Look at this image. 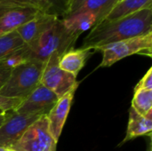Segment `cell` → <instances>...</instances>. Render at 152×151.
Segmentation results:
<instances>
[{
    "label": "cell",
    "instance_id": "obj_15",
    "mask_svg": "<svg viewBox=\"0 0 152 151\" xmlns=\"http://www.w3.org/2000/svg\"><path fill=\"white\" fill-rule=\"evenodd\" d=\"M65 27L75 33L78 36L88 29H92L94 26L99 24L98 17L94 12H81L77 13L68 19H61Z\"/></svg>",
    "mask_w": 152,
    "mask_h": 151
},
{
    "label": "cell",
    "instance_id": "obj_11",
    "mask_svg": "<svg viewBox=\"0 0 152 151\" xmlns=\"http://www.w3.org/2000/svg\"><path fill=\"white\" fill-rule=\"evenodd\" d=\"M59 17L39 12L32 20L16 29L25 44H28L50 28Z\"/></svg>",
    "mask_w": 152,
    "mask_h": 151
},
{
    "label": "cell",
    "instance_id": "obj_22",
    "mask_svg": "<svg viewBox=\"0 0 152 151\" xmlns=\"http://www.w3.org/2000/svg\"><path fill=\"white\" fill-rule=\"evenodd\" d=\"M145 89V90H152V68H151L143 77L140 80V82L136 85L134 91Z\"/></svg>",
    "mask_w": 152,
    "mask_h": 151
},
{
    "label": "cell",
    "instance_id": "obj_26",
    "mask_svg": "<svg viewBox=\"0 0 152 151\" xmlns=\"http://www.w3.org/2000/svg\"><path fill=\"white\" fill-rule=\"evenodd\" d=\"M0 151H14V150H11V149H8V148H2V147H0Z\"/></svg>",
    "mask_w": 152,
    "mask_h": 151
},
{
    "label": "cell",
    "instance_id": "obj_21",
    "mask_svg": "<svg viewBox=\"0 0 152 151\" xmlns=\"http://www.w3.org/2000/svg\"><path fill=\"white\" fill-rule=\"evenodd\" d=\"M22 101L19 98H9L0 95V115H4L10 110H15Z\"/></svg>",
    "mask_w": 152,
    "mask_h": 151
},
{
    "label": "cell",
    "instance_id": "obj_10",
    "mask_svg": "<svg viewBox=\"0 0 152 151\" xmlns=\"http://www.w3.org/2000/svg\"><path fill=\"white\" fill-rule=\"evenodd\" d=\"M79 84L73 86L68 93H66L62 97H61L54 106L51 109V110L46 115L49 129L53 137V139L58 142V140L61 134L63 126L65 125L66 119L68 117L69 112L70 110V107L72 104L73 97L75 92Z\"/></svg>",
    "mask_w": 152,
    "mask_h": 151
},
{
    "label": "cell",
    "instance_id": "obj_8",
    "mask_svg": "<svg viewBox=\"0 0 152 151\" xmlns=\"http://www.w3.org/2000/svg\"><path fill=\"white\" fill-rule=\"evenodd\" d=\"M59 98L47 87L39 84L15 109L20 115H47Z\"/></svg>",
    "mask_w": 152,
    "mask_h": 151
},
{
    "label": "cell",
    "instance_id": "obj_27",
    "mask_svg": "<svg viewBox=\"0 0 152 151\" xmlns=\"http://www.w3.org/2000/svg\"><path fill=\"white\" fill-rule=\"evenodd\" d=\"M147 151H151V147H150V148L148 149V150H147Z\"/></svg>",
    "mask_w": 152,
    "mask_h": 151
},
{
    "label": "cell",
    "instance_id": "obj_3",
    "mask_svg": "<svg viewBox=\"0 0 152 151\" xmlns=\"http://www.w3.org/2000/svg\"><path fill=\"white\" fill-rule=\"evenodd\" d=\"M44 63L28 61L14 68L5 85L0 89V95L24 100L40 84Z\"/></svg>",
    "mask_w": 152,
    "mask_h": 151
},
{
    "label": "cell",
    "instance_id": "obj_13",
    "mask_svg": "<svg viewBox=\"0 0 152 151\" xmlns=\"http://www.w3.org/2000/svg\"><path fill=\"white\" fill-rule=\"evenodd\" d=\"M152 116L142 117L137 113L132 107L129 110V120L126 130V135L122 144L143 135H151Z\"/></svg>",
    "mask_w": 152,
    "mask_h": 151
},
{
    "label": "cell",
    "instance_id": "obj_7",
    "mask_svg": "<svg viewBox=\"0 0 152 151\" xmlns=\"http://www.w3.org/2000/svg\"><path fill=\"white\" fill-rule=\"evenodd\" d=\"M40 117L41 115H20L15 110L6 112L0 126V147L11 148L14 145Z\"/></svg>",
    "mask_w": 152,
    "mask_h": 151
},
{
    "label": "cell",
    "instance_id": "obj_12",
    "mask_svg": "<svg viewBox=\"0 0 152 151\" xmlns=\"http://www.w3.org/2000/svg\"><path fill=\"white\" fill-rule=\"evenodd\" d=\"M69 0H0V5L28 6L41 12L62 18L68 10Z\"/></svg>",
    "mask_w": 152,
    "mask_h": 151
},
{
    "label": "cell",
    "instance_id": "obj_17",
    "mask_svg": "<svg viewBox=\"0 0 152 151\" xmlns=\"http://www.w3.org/2000/svg\"><path fill=\"white\" fill-rule=\"evenodd\" d=\"M117 3L118 0H87L73 15L86 12H94L97 15L99 23H101Z\"/></svg>",
    "mask_w": 152,
    "mask_h": 151
},
{
    "label": "cell",
    "instance_id": "obj_28",
    "mask_svg": "<svg viewBox=\"0 0 152 151\" xmlns=\"http://www.w3.org/2000/svg\"><path fill=\"white\" fill-rule=\"evenodd\" d=\"M120 1H122V0H118V2H120Z\"/></svg>",
    "mask_w": 152,
    "mask_h": 151
},
{
    "label": "cell",
    "instance_id": "obj_4",
    "mask_svg": "<svg viewBox=\"0 0 152 151\" xmlns=\"http://www.w3.org/2000/svg\"><path fill=\"white\" fill-rule=\"evenodd\" d=\"M99 51L102 53V61L99 67L102 68L110 67L117 61L134 54L151 57L152 32L108 44Z\"/></svg>",
    "mask_w": 152,
    "mask_h": 151
},
{
    "label": "cell",
    "instance_id": "obj_6",
    "mask_svg": "<svg viewBox=\"0 0 152 151\" xmlns=\"http://www.w3.org/2000/svg\"><path fill=\"white\" fill-rule=\"evenodd\" d=\"M61 55L53 54L44 66L40 84L53 92L60 99L68 93L73 86L79 84L73 74L60 69L59 61Z\"/></svg>",
    "mask_w": 152,
    "mask_h": 151
},
{
    "label": "cell",
    "instance_id": "obj_24",
    "mask_svg": "<svg viewBox=\"0 0 152 151\" xmlns=\"http://www.w3.org/2000/svg\"><path fill=\"white\" fill-rule=\"evenodd\" d=\"M11 71L12 70L6 69L0 66V89L7 82V80H8V78L10 77V74H11Z\"/></svg>",
    "mask_w": 152,
    "mask_h": 151
},
{
    "label": "cell",
    "instance_id": "obj_1",
    "mask_svg": "<svg viewBox=\"0 0 152 151\" xmlns=\"http://www.w3.org/2000/svg\"><path fill=\"white\" fill-rule=\"evenodd\" d=\"M152 32V6L130 15L103 20L84 38L81 48L99 51L103 46Z\"/></svg>",
    "mask_w": 152,
    "mask_h": 151
},
{
    "label": "cell",
    "instance_id": "obj_25",
    "mask_svg": "<svg viewBox=\"0 0 152 151\" xmlns=\"http://www.w3.org/2000/svg\"><path fill=\"white\" fill-rule=\"evenodd\" d=\"M4 120V115H0V126L2 125Z\"/></svg>",
    "mask_w": 152,
    "mask_h": 151
},
{
    "label": "cell",
    "instance_id": "obj_19",
    "mask_svg": "<svg viewBox=\"0 0 152 151\" xmlns=\"http://www.w3.org/2000/svg\"><path fill=\"white\" fill-rule=\"evenodd\" d=\"M131 107L142 117L152 116V90L134 91Z\"/></svg>",
    "mask_w": 152,
    "mask_h": 151
},
{
    "label": "cell",
    "instance_id": "obj_16",
    "mask_svg": "<svg viewBox=\"0 0 152 151\" xmlns=\"http://www.w3.org/2000/svg\"><path fill=\"white\" fill-rule=\"evenodd\" d=\"M151 6H152V0H122L115 4L104 20L122 18Z\"/></svg>",
    "mask_w": 152,
    "mask_h": 151
},
{
    "label": "cell",
    "instance_id": "obj_23",
    "mask_svg": "<svg viewBox=\"0 0 152 151\" xmlns=\"http://www.w3.org/2000/svg\"><path fill=\"white\" fill-rule=\"evenodd\" d=\"M87 0H69L68 4V10L65 13V15L61 19H68L71 17Z\"/></svg>",
    "mask_w": 152,
    "mask_h": 151
},
{
    "label": "cell",
    "instance_id": "obj_5",
    "mask_svg": "<svg viewBox=\"0 0 152 151\" xmlns=\"http://www.w3.org/2000/svg\"><path fill=\"white\" fill-rule=\"evenodd\" d=\"M57 142L53 139L46 115L41 116L24 133L21 138L12 145L14 151H56Z\"/></svg>",
    "mask_w": 152,
    "mask_h": 151
},
{
    "label": "cell",
    "instance_id": "obj_18",
    "mask_svg": "<svg viewBox=\"0 0 152 151\" xmlns=\"http://www.w3.org/2000/svg\"><path fill=\"white\" fill-rule=\"evenodd\" d=\"M28 61H30L28 45V44H24L22 46L19 47L18 49L11 52L7 55L1 58L0 66L6 69L12 70L19 65H21Z\"/></svg>",
    "mask_w": 152,
    "mask_h": 151
},
{
    "label": "cell",
    "instance_id": "obj_20",
    "mask_svg": "<svg viewBox=\"0 0 152 151\" xmlns=\"http://www.w3.org/2000/svg\"><path fill=\"white\" fill-rule=\"evenodd\" d=\"M24 44L16 30L0 36V59L22 46Z\"/></svg>",
    "mask_w": 152,
    "mask_h": 151
},
{
    "label": "cell",
    "instance_id": "obj_9",
    "mask_svg": "<svg viewBox=\"0 0 152 151\" xmlns=\"http://www.w3.org/2000/svg\"><path fill=\"white\" fill-rule=\"evenodd\" d=\"M38 12V10L28 6L0 5V36L16 30Z\"/></svg>",
    "mask_w": 152,
    "mask_h": 151
},
{
    "label": "cell",
    "instance_id": "obj_14",
    "mask_svg": "<svg viewBox=\"0 0 152 151\" xmlns=\"http://www.w3.org/2000/svg\"><path fill=\"white\" fill-rule=\"evenodd\" d=\"M92 50L88 49H70L66 52L59 61V67L62 70L73 74L77 77L78 72L85 66Z\"/></svg>",
    "mask_w": 152,
    "mask_h": 151
},
{
    "label": "cell",
    "instance_id": "obj_2",
    "mask_svg": "<svg viewBox=\"0 0 152 151\" xmlns=\"http://www.w3.org/2000/svg\"><path fill=\"white\" fill-rule=\"evenodd\" d=\"M79 36L69 30L61 19L44 32L36 40L28 44L30 61L45 63L53 54L62 56L66 52L74 48Z\"/></svg>",
    "mask_w": 152,
    "mask_h": 151
}]
</instances>
